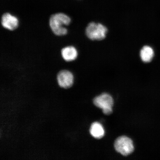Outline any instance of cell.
I'll list each match as a JSON object with an SVG mask.
<instances>
[{"label": "cell", "mask_w": 160, "mask_h": 160, "mask_svg": "<svg viewBox=\"0 0 160 160\" xmlns=\"http://www.w3.org/2000/svg\"><path fill=\"white\" fill-rule=\"evenodd\" d=\"M70 18L64 13H59L52 15L50 18V27L56 35L63 36L67 34L68 30L65 26L71 23Z\"/></svg>", "instance_id": "1"}, {"label": "cell", "mask_w": 160, "mask_h": 160, "mask_svg": "<svg viewBox=\"0 0 160 160\" xmlns=\"http://www.w3.org/2000/svg\"><path fill=\"white\" fill-rule=\"evenodd\" d=\"M57 81L60 87L68 88L71 87L73 83V74L68 70H62L58 73Z\"/></svg>", "instance_id": "5"}, {"label": "cell", "mask_w": 160, "mask_h": 160, "mask_svg": "<svg viewBox=\"0 0 160 160\" xmlns=\"http://www.w3.org/2000/svg\"><path fill=\"white\" fill-rule=\"evenodd\" d=\"M61 55L64 60L67 62L74 61L78 57L77 49L73 46H68L61 50Z\"/></svg>", "instance_id": "7"}, {"label": "cell", "mask_w": 160, "mask_h": 160, "mask_svg": "<svg viewBox=\"0 0 160 160\" xmlns=\"http://www.w3.org/2000/svg\"><path fill=\"white\" fill-rule=\"evenodd\" d=\"M90 132L93 137L98 139H101L105 134V131L102 126L98 122L92 124Z\"/></svg>", "instance_id": "8"}, {"label": "cell", "mask_w": 160, "mask_h": 160, "mask_svg": "<svg viewBox=\"0 0 160 160\" xmlns=\"http://www.w3.org/2000/svg\"><path fill=\"white\" fill-rule=\"evenodd\" d=\"M1 23L3 27L10 31H13L18 26L19 21L17 18L7 13L4 14L2 17Z\"/></svg>", "instance_id": "6"}, {"label": "cell", "mask_w": 160, "mask_h": 160, "mask_svg": "<svg viewBox=\"0 0 160 160\" xmlns=\"http://www.w3.org/2000/svg\"><path fill=\"white\" fill-rule=\"evenodd\" d=\"M93 103L96 107L102 109L103 113L106 115L112 112L113 99L107 93H103L96 97L93 100Z\"/></svg>", "instance_id": "4"}, {"label": "cell", "mask_w": 160, "mask_h": 160, "mask_svg": "<svg viewBox=\"0 0 160 160\" xmlns=\"http://www.w3.org/2000/svg\"><path fill=\"white\" fill-rule=\"evenodd\" d=\"M114 147L116 151L123 156L128 155L134 151L132 141L126 136H122L116 140Z\"/></svg>", "instance_id": "3"}, {"label": "cell", "mask_w": 160, "mask_h": 160, "mask_svg": "<svg viewBox=\"0 0 160 160\" xmlns=\"http://www.w3.org/2000/svg\"><path fill=\"white\" fill-rule=\"evenodd\" d=\"M107 29L101 23L91 22L89 24L86 29L87 37L92 40H101L105 38Z\"/></svg>", "instance_id": "2"}, {"label": "cell", "mask_w": 160, "mask_h": 160, "mask_svg": "<svg viewBox=\"0 0 160 160\" xmlns=\"http://www.w3.org/2000/svg\"><path fill=\"white\" fill-rule=\"evenodd\" d=\"M140 55L142 61L144 62L148 63L152 59L154 52L151 47L148 46H145L141 50Z\"/></svg>", "instance_id": "9"}]
</instances>
